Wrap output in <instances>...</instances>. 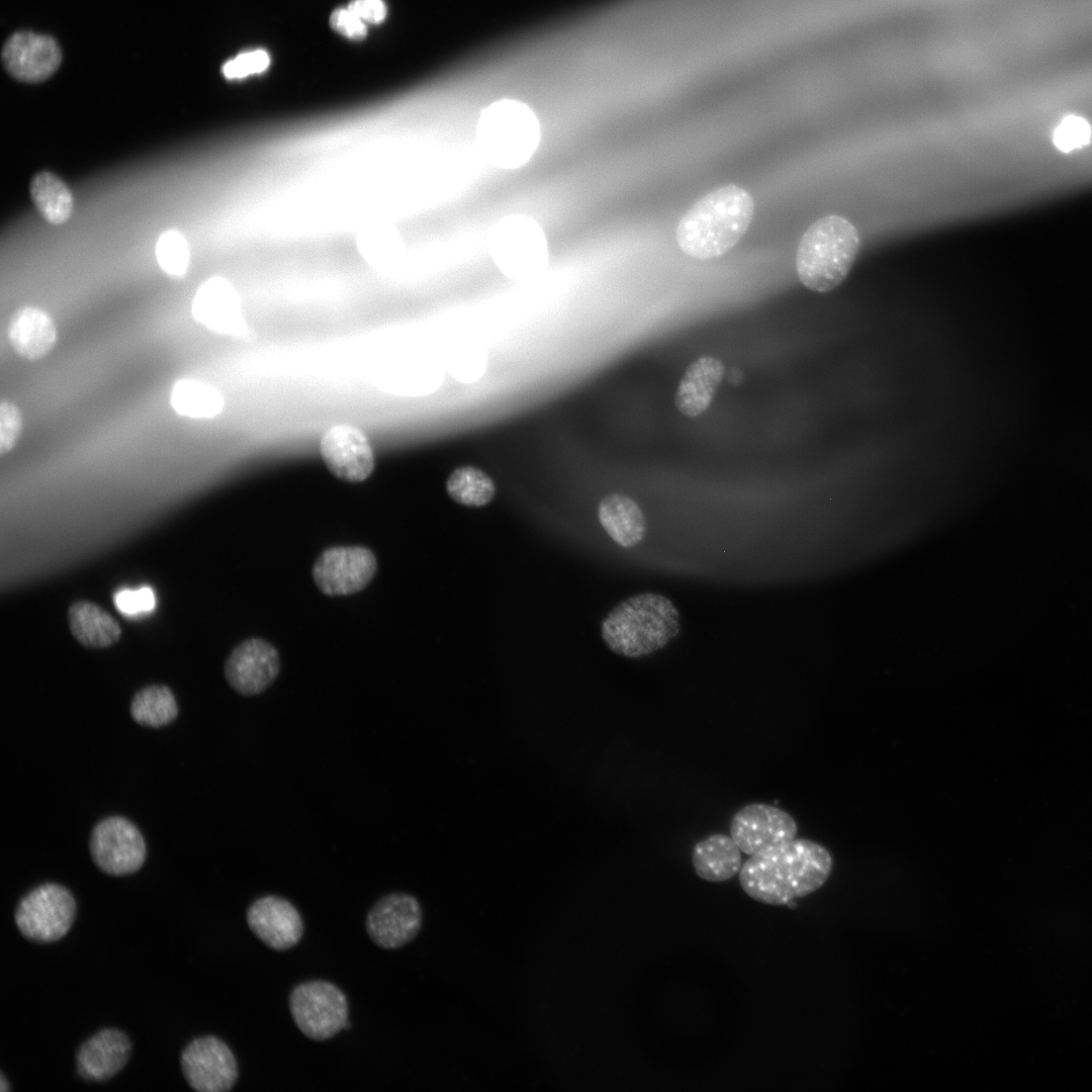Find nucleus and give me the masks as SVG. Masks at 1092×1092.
<instances>
[{"mask_svg":"<svg viewBox=\"0 0 1092 1092\" xmlns=\"http://www.w3.org/2000/svg\"><path fill=\"white\" fill-rule=\"evenodd\" d=\"M280 659L276 648L260 638H250L229 654L223 672L229 685L240 695L264 692L277 677Z\"/></svg>","mask_w":1092,"mask_h":1092,"instance_id":"nucleus-15","label":"nucleus"},{"mask_svg":"<svg viewBox=\"0 0 1092 1092\" xmlns=\"http://www.w3.org/2000/svg\"><path fill=\"white\" fill-rule=\"evenodd\" d=\"M692 864L702 880L721 883L739 874L743 863L741 850L733 838L714 833L694 845Z\"/></svg>","mask_w":1092,"mask_h":1092,"instance_id":"nucleus-24","label":"nucleus"},{"mask_svg":"<svg viewBox=\"0 0 1092 1092\" xmlns=\"http://www.w3.org/2000/svg\"><path fill=\"white\" fill-rule=\"evenodd\" d=\"M725 366L714 356H701L692 362L677 386L674 403L688 418H696L711 405L724 377Z\"/></svg>","mask_w":1092,"mask_h":1092,"instance_id":"nucleus-21","label":"nucleus"},{"mask_svg":"<svg viewBox=\"0 0 1092 1092\" xmlns=\"http://www.w3.org/2000/svg\"><path fill=\"white\" fill-rule=\"evenodd\" d=\"M754 213L749 192L728 184L696 201L680 217L675 240L684 254L697 260L723 256L743 238Z\"/></svg>","mask_w":1092,"mask_h":1092,"instance_id":"nucleus-2","label":"nucleus"},{"mask_svg":"<svg viewBox=\"0 0 1092 1092\" xmlns=\"http://www.w3.org/2000/svg\"><path fill=\"white\" fill-rule=\"evenodd\" d=\"M156 257L167 275L183 277L189 265V249L184 236L177 230L165 231L157 241Z\"/></svg>","mask_w":1092,"mask_h":1092,"instance_id":"nucleus-30","label":"nucleus"},{"mask_svg":"<svg viewBox=\"0 0 1092 1092\" xmlns=\"http://www.w3.org/2000/svg\"><path fill=\"white\" fill-rule=\"evenodd\" d=\"M330 25L338 33L351 39H362L367 34L366 23L353 11L338 8L330 16Z\"/></svg>","mask_w":1092,"mask_h":1092,"instance_id":"nucleus-35","label":"nucleus"},{"mask_svg":"<svg viewBox=\"0 0 1092 1092\" xmlns=\"http://www.w3.org/2000/svg\"><path fill=\"white\" fill-rule=\"evenodd\" d=\"M289 1008L298 1029L312 1040H327L350 1027L347 998L328 981L297 985L290 993Z\"/></svg>","mask_w":1092,"mask_h":1092,"instance_id":"nucleus-7","label":"nucleus"},{"mask_svg":"<svg viewBox=\"0 0 1092 1092\" xmlns=\"http://www.w3.org/2000/svg\"><path fill=\"white\" fill-rule=\"evenodd\" d=\"M320 452L329 470L345 481H363L374 469L369 440L351 425L330 428L321 439Z\"/></svg>","mask_w":1092,"mask_h":1092,"instance_id":"nucleus-16","label":"nucleus"},{"mask_svg":"<svg viewBox=\"0 0 1092 1092\" xmlns=\"http://www.w3.org/2000/svg\"><path fill=\"white\" fill-rule=\"evenodd\" d=\"M798 826L785 810L765 803L739 809L730 821V836L748 855L759 854L796 838Z\"/></svg>","mask_w":1092,"mask_h":1092,"instance_id":"nucleus-10","label":"nucleus"},{"mask_svg":"<svg viewBox=\"0 0 1092 1092\" xmlns=\"http://www.w3.org/2000/svg\"><path fill=\"white\" fill-rule=\"evenodd\" d=\"M170 404L179 416L191 419H211L223 410L224 398L214 386L184 377L173 384Z\"/></svg>","mask_w":1092,"mask_h":1092,"instance_id":"nucleus-25","label":"nucleus"},{"mask_svg":"<svg viewBox=\"0 0 1092 1092\" xmlns=\"http://www.w3.org/2000/svg\"><path fill=\"white\" fill-rule=\"evenodd\" d=\"M90 853L94 863L111 876H125L139 871L146 860L147 847L139 828L121 816H110L93 828Z\"/></svg>","mask_w":1092,"mask_h":1092,"instance_id":"nucleus-9","label":"nucleus"},{"mask_svg":"<svg viewBox=\"0 0 1092 1092\" xmlns=\"http://www.w3.org/2000/svg\"><path fill=\"white\" fill-rule=\"evenodd\" d=\"M422 919V907L416 897L392 893L372 906L366 917V930L379 947L395 949L418 935Z\"/></svg>","mask_w":1092,"mask_h":1092,"instance_id":"nucleus-13","label":"nucleus"},{"mask_svg":"<svg viewBox=\"0 0 1092 1092\" xmlns=\"http://www.w3.org/2000/svg\"><path fill=\"white\" fill-rule=\"evenodd\" d=\"M75 913L76 903L70 891L62 885L46 883L20 899L14 918L24 937L46 943L60 939L69 931Z\"/></svg>","mask_w":1092,"mask_h":1092,"instance_id":"nucleus-8","label":"nucleus"},{"mask_svg":"<svg viewBox=\"0 0 1092 1092\" xmlns=\"http://www.w3.org/2000/svg\"><path fill=\"white\" fill-rule=\"evenodd\" d=\"M357 249L362 258L378 270L390 267L403 250L398 231L390 225H378L363 231L357 238Z\"/></svg>","mask_w":1092,"mask_h":1092,"instance_id":"nucleus-29","label":"nucleus"},{"mask_svg":"<svg viewBox=\"0 0 1092 1092\" xmlns=\"http://www.w3.org/2000/svg\"><path fill=\"white\" fill-rule=\"evenodd\" d=\"M680 632V615L670 599L655 593L630 597L602 621L607 647L628 658L649 655L666 646Z\"/></svg>","mask_w":1092,"mask_h":1092,"instance_id":"nucleus-3","label":"nucleus"},{"mask_svg":"<svg viewBox=\"0 0 1092 1092\" xmlns=\"http://www.w3.org/2000/svg\"><path fill=\"white\" fill-rule=\"evenodd\" d=\"M859 249L855 226L830 214L814 221L802 235L796 252V271L808 289L825 293L846 278Z\"/></svg>","mask_w":1092,"mask_h":1092,"instance_id":"nucleus-4","label":"nucleus"},{"mask_svg":"<svg viewBox=\"0 0 1092 1092\" xmlns=\"http://www.w3.org/2000/svg\"><path fill=\"white\" fill-rule=\"evenodd\" d=\"M30 198L41 214L52 224H63L70 218L74 197L68 185L50 171L36 173L29 183Z\"/></svg>","mask_w":1092,"mask_h":1092,"instance_id":"nucleus-26","label":"nucleus"},{"mask_svg":"<svg viewBox=\"0 0 1092 1092\" xmlns=\"http://www.w3.org/2000/svg\"><path fill=\"white\" fill-rule=\"evenodd\" d=\"M833 860L827 848L810 839H793L771 850L750 855L739 872L744 893L759 903L782 906L820 889Z\"/></svg>","mask_w":1092,"mask_h":1092,"instance_id":"nucleus-1","label":"nucleus"},{"mask_svg":"<svg viewBox=\"0 0 1092 1092\" xmlns=\"http://www.w3.org/2000/svg\"><path fill=\"white\" fill-rule=\"evenodd\" d=\"M476 136L482 154L493 166L514 170L534 155L540 141V125L527 104L500 99L481 111Z\"/></svg>","mask_w":1092,"mask_h":1092,"instance_id":"nucleus-5","label":"nucleus"},{"mask_svg":"<svg viewBox=\"0 0 1092 1092\" xmlns=\"http://www.w3.org/2000/svg\"><path fill=\"white\" fill-rule=\"evenodd\" d=\"M446 491L455 503L479 508L488 505L495 494L493 479L471 465L455 468L446 480Z\"/></svg>","mask_w":1092,"mask_h":1092,"instance_id":"nucleus-28","label":"nucleus"},{"mask_svg":"<svg viewBox=\"0 0 1092 1092\" xmlns=\"http://www.w3.org/2000/svg\"><path fill=\"white\" fill-rule=\"evenodd\" d=\"M251 931L267 946L286 950L296 945L303 934V922L297 909L286 899L264 896L247 911Z\"/></svg>","mask_w":1092,"mask_h":1092,"instance_id":"nucleus-18","label":"nucleus"},{"mask_svg":"<svg viewBox=\"0 0 1092 1092\" xmlns=\"http://www.w3.org/2000/svg\"><path fill=\"white\" fill-rule=\"evenodd\" d=\"M67 619L71 634L86 648H108L122 636L119 622L94 602H73L68 607Z\"/></svg>","mask_w":1092,"mask_h":1092,"instance_id":"nucleus-22","label":"nucleus"},{"mask_svg":"<svg viewBox=\"0 0 1092 1092\" xmlns=\"http://www.w3.org/2000/svg\"><path fill=\"white\" fill-rule=\"evenodd\" d=\"M348 8L365 23H380L386 16V6L382 0H352Z\"/></svg>","mask_w":1092,"mask_h":1092,"instance_id":"nucleus-36","label":"nucleus"},{"mask_svg":"<svg viewBox=\"0 0 1092 1092\" xmlns=\"http://www.w3.org/2000/svg\"><path fill=\"white\" fill-rule=\"evenodd\" d=\"M7 337L14 352L23 359L35 361L46 357L55 347L58 331L52 316L37 306L26 305L10 317Z\"/></svg>","mask_w":1092,"mask_h":1092,"instance_id":"nucleus-20","label":"nucleus"},{"mask_svg":"<svg viewBox=\"0 0 1092 1092\" xmlns=\"http://www.w3.org/2000/svg\"><path fill=\"white\" fill-rule=\"evenodd\" d=\"M130 1054L127 1035L104 1028L84 1041L76 1055L77 1072L87 1081H106L126 1064Z\"/></svg>","mask_w":1092,"mask_h":1092,"instance_id":"nucleus-19","label":"nucleus"},{"mask_svg":"<svg viewBox=\"0 0 1092 1092\" xmlns=\"http://www.w3.org/2000/svg\"><path fill=\"white\" fill-rule=\"evenodd\" d=\"M130 715L142 726H166L178 715L175 695L165 685L147 686L138 691L131 699Z\"/></svg>","mask_w":1092,"mask_h":1092,"instance_id":"nucleus-27","label":"nucleus"},{"mask_svg":"<svg viewBox=\"0 0 1092 1092\" xmlns=\"http://www.w3.org/2000/svg\"><path fill=\"white\" fill-rule=\"evenodd\" d=\"M189 1086L199 1092H225L238 1079V1065L229 1045L213 1035L193 1039L181 1054Z\"/></svg>","mask_w":1092,"mask_h":1092,"instance_id":"nucleus-11","label":"nucleus"},{"mask_svg":"<svg viewBox=\"0 0 1092 1092\" xmlns=\"http://www.w3.org/2000/svg\"><path fill=\"white\" fill-rule=\"evenodd\" d=\"M191 312L209 331L245 339L250 335L242 312L240 295L230 280L212 276L197 288Z\"/></svg>","mask_w":1092,"mask_h":1092,"instance_id":"nucleus-14","label":"nucleus"},{"mask_svg":"<svg viewBox=\"0 0 1092 1092\" xmlns=\"http://www.w3.org/2000/svg\"><path fill=\"white\" fill-rule=\"evenodd\" d=\"M489 250L497 267L514 279H529L547 266V241L540 225L524 214H511L494 226Z\"/></svg>","mask_w":1092,"mask_h":1092,"instance_id":"nucleus-6","label":"nucleus"},{"mask_svg":"<svg viewBox=\"0 0 1092 1092\" xmlns=\"http://www.w3.org/2000/svg\"><path fill=\"white\" fill-rule=\"evenodd\" d=\"M598 519L603 529L618 545L631 548L646 534V520L640 506L623 493L605 496L598 506Z\"/></svg>","mask_w":1092,"mask_h":1092,"instance_id":"nucleus-23","label":"nucleus"},{"mask_svg":"<svg viewBox=\"0 0 1092 1092\" xmlns=\"http://www.w3.org/2000/svg\"><path fill=\"white\" fill-rule=\"evenodd\" d=\"M22 431V416L12 401L0 402V454L9 453L17 444Z\"/></svg>","mask_w":1092,"mask_h":1092,"instance_id":"nucleus-33","label":"nucleus"},{"mask_svg":"<svg viewBox=\"0 0 1092 1092\" xmlns=\"http://www.w3.org/2000/svg\"><path fill=\"white\" fill-rule=\"evenodd\" d=\"M1091 135L1092 129L1086 119L1068 115L1056 127L1053 142L1059 150L1068 153L1089 144Z\"/></svg>","mask_w":1092,"mask_h":1092,"instance_id":"nucleus-31","label":"nucleus"},{"mask_svg":"<svg viewBox=\"0 0 1092 1092\" xmlns=\"http://www.w3.org/2000/svg\"><path fill=\"white\" fill-rule=\"evenodd\" d=\"M377 562L362 546H338L325 550L312 567L317 587L329 596H346L363 589L373 578Z\"/></svg>","mask_w":1092,"mask_h":1092,"instance_id":"nucleus-12","label":"nucleus"},{"mask_svg":"<svg viewBox=\"0 0 1092 1092\" xmlns=\"http://www.w3.org/2000/svg\"><path fill=\"white\" fill-rule=\"evenodd\" d=\"M113 601L120 613L130 616L150 612L156 604L155 594L149 586L119 590L114 595Z\"/></svg>","mask_w":1092,"mask_h":1092,"instance_id":"nucleus-34","label":"nucleus"},{"mask_svg":"<svg viewBox=\"0 0 1092 1092\" xmlns=\"http://www.w3.org/2000/svg\"><path fill=\"white\" fill-rule=\"evenodd\" d=\"M7 1090H9L8 1082L6 1081L4 1075L1 1074L0 1075V1091L5 1092Z\"/></svg>","mask_w":1092,"mask_h":1092,"instance_id":"nucleus-37","label":"nucleus"},{"mask_svg":"<svg viewBox=\"0 0 1092 1092\" xmlns=\"http://www.w3.org/2000/svg\"><path fill=\"white\" fill-rule=\"evenodd\" d=\"M269 65V54L264 50H255L242 53L226 61L221 67V72L229 80L243 79L266 71Z\"/></svg>","mask_w":1092,"mask_h":1092,"instance_id":"nucleus-32","label":"nucleus"},{"mask_svg":"<svg viewBox=\"0 0 1092 1092\" xmlns=\"http://www.w3.org/2000/svg\"><path fill=\"white\" fill-rule=\"evenodd\" d=\"M62 54L51 36L31 31L13 33L2 49V62L8 74L24 83H39L59 68Z\"/></svg>","mask_w":1092,"mask_h":1092,"instance_id":"nucleus-17","label":"nucleus"}]
</instances>
